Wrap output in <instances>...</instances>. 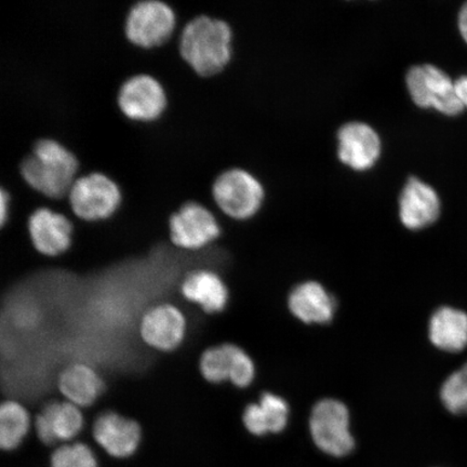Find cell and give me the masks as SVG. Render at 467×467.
Masks as SVG:
<instances>
[{
	"label": "cell",
	"instance_id": "cell-1",
	"mask_svg": "<svg viewBox=\"0 0 467 467\" xmlns=\"http://www.w3.org/2000/svg\"><path fill=\"white\" fill-rule=\"evenodd\" d=\"M233 43L234 32L229 22L201 15L185 23L179 36V51L197 75L213 78L229 67Z\"/></svg>",
	"mask_w": 467,
	"mask_h": 467
},
{
	"label": "cell",
	"instance_id": "cell-2",
	"mask_svg": "<svg viewBox=\"0 0 467 467\" xmlns=\"http://www.w3.org/2000/svg\"><path fill=\"white\" fill-rule=\"evenodd\" d=\"M78 171L79 162L73 151L49 138L37 140L19 163L26 182L52 201L67 200Z\"/></svg>",
	"mask_w": 467,
	"mask_h": 467
},
{
	"label": "cell",
	"instance_id": "cell-3",
	"mask_svg": "<svg viewBox=\"0 0 467 467\" xmlns=\"http://www.w3.org/2000/svg\"><path fill=\"white\" fill-rule=\"evenodd\" d=\"M212 194L220 212L236 222L254 218L265 202V189L260 181L241 167L222 171L213 181Z\"/></svg>",
	"mask_w": 467,
	"mask_h": 467
},
{
	"label": "cell",
	"instance_id": "cell-4",
	"mask_svg": "<svg viewBox=\"0 0 467 467\" xmlns=\"http://www.w3.org/2000/svg\"><path fill=\"white\" fill-rule=\"evenodd\" d=\"M69 208L76 218L85 222L108 220L121 202V192L115 181L102 172L78 175L68 190Z\"/></svg>",
	"mask_w": 467,
	"mask_h": 467
},
{
	"label": "cell",
	"instance_id": "cell-5",
	"mask_svg": "<svg viewBox=\"0 0 467 467\" xmlns=\"http://www.w3.org/2000/svg\"><path fill=\"white\" fill-rule=\"evenodd\" d=\"M308 426L315 445L330 457H347L354 451L350 414L341 400L325 399L317 402L309 416Z\"/></svg>",
	"mask_w": 467,
	"mask_h": 467
},
{
	"label": "cell",
	"instance_id": "cell-6",
	"mask_svg": "<svg viewBox=\"0 0 467 467\" xmlns=\"http://www.w3.org/2000/svg\"><path fill=\"white\" fill-rule=\"evenodd\" d=\"M169 241L186 253H198L222 236V226L213 210L194 201L185 202L168 221Z\"/></svg>",
	"mask_w": 467,
	"mask_h": 467
},
{
	"label": "cell",
	"instance_id": "cell-7",
	"mask_svg": "<svg viewBox=\"0 0 467 467\" xmlns=\"http://www.w3.org/2000/svg\"><path fill=\"white\" fill-rule=\"evenodd\" d=\"M189 319L183 308L172 302H161L146 309L138 325L144 346L154 352L171 354L183 346Z\"/></svg>",
	"mask_w": 467,
	"mask_h": 467
},
{
	"label": "cell",
	"instance_id": "cell-8",
	"mask_svg": "<svg viewBox=\"0 0 467 467\" xmlns=\"http://www.w3.org/2000/svg\"><path fill=\"white\" fill-rule=\"evenodd\" d=\"M177 16L165 0H137L126 16L125 35L140 48L160 47L172 37Z\"/></svg>",
	"mask_w": 467,
	"mask_h": 467
},
{
	"label": "cell",
	"instance_id": "cell-9",
	"mask_svg": "<svg viewBox=\"0 0 467 467\" xmlns=\"http://www.w3.org/2000/svg\"><path fill=\"white\" fill-rule=\"evenodd\" d=\"M409 95L417 107L447 116H457L464 109L455 92L454 81L431 64L412 67L406 76Z\"/></svg>",
	"mask_w": 467,
	"mask_h": 467
},
{
	"label": "cell",
	"instance_id": "cell-10",
	"mask_svg": "<svg viewBox=\"0 0 467 467\" xmlns=\"http://www.w3.org/2000/svg\"><path fill=\"white\" fill-rule=\"evenodd\" d=\"M33 418L35 440L51 451L62 443L78 441L87 428L85 410L62 399L47 401Z\"/></svg>",
	"mask_w": 467,
	"mask_h": 467
},
{
	"label": "cell",
	"instance_id": "cell-11",
	"mask_svg": "<svg viewBox=\"0 0 467 467\" xmlns=\"http://www.w3.org/2000/svg\"><path fill=\"white\" fill-rule=\"evenodd\" d=\"M93 442L115 460H130L141 451L143 428L137 420L113 410H104L91 418Z\"/></svg>",
	"mask_w": 467,
	"mask_h": 467
},
{
	"label": "cell",
	"instance_id": "cell-12",
	"mask_svg": "<svg viewBox=\"0 0 467 467\" xmlns=\"http://www.w3.org/2000/svg\"><path fill=\"white\" fill-rule=\"evenodd\" d=\"M167 93L159 79L149 74L130 76L117 92V104L127 119H159L167 108Z\"/></svg>",
	"mask_w": 467,
	"mask_h": 467
},
{
	"label": "cell",
	"instance_id": "cell-13",
	"mask_svg": "<svg viewBox=\"0 0 467 467\" xmlns=\"http://www.w3.org/2000/svg\"><path fill=\"white\" fill-rule=\"evenodd\" d=\"M27 232L33 248L45 258H60L72 247V220L48 207H39L29 214Z\"/></svg>",
	"mask_w": 467,
	"mask_h": 467
},
{
	"label": "cell",
	"instance_id": "cell-14",
	"mask_svg": "<svg viewBox=\"0 0 467 467\" xmlns=\"http://www.w3.org/2000/svg\"><path fill=\"white\" fill-rule=\"evenodd\" d=\"M180 296L208 317L225 312L231 302L224 277L210 267H197L186 274L180 284Z\"/></svg>",
	"mask_w": 467,
	"mask_h": 467
},
{
	"label": "cell",
	"instance_id": "cell-15",
	"mask_svg": "<svg viewBox=\"0 0 467 467\" xmlns=\"http://www.w3.org/2000/svg\"><path fill=\"white\" fill-rule=\"evenodd\" d=\"M381 151V139L366 122H347L337 131L338 160L355 171H369L376 165Z\"/></svg>",
	"mask_w": 467,
	"mask_h": 467
},
{
	"label": "cell",
	"instance_id": "cell-16",
	"mask_svg": "<svg viewBox=\"0 0 467 467\" xmlns=\"http://www.w3.org/2000/svg\"><path fill=\"white\" fill-rule=\"evenodd\" d=\"M56 387L62 400L86 411L100 400L107 384L96 367L74 361L58 372Z\"/></svg>",
	"mask_w": 467,
	"mask_h": 467
},
{
	"label": "cell",
	"instance_id": "cell-17",
	"mask_svg": "<svg viewBox=\"0 0 467 467\" xmlns=\"http://www.w3.org/2000/svg\"><path fill=\"white\" fill-rule=\"evenodd\" d=\"M400 219L410 231H421L440 218L441 203L437 192L417 177H411L400 195Z\"/></svg>",
	"mask_w": 467,
	"mask_h": 467
},
{
	"label": "cell",
	"instance_id": "cell-18",
	"mask_svg": "<svg viewBox=\"0 0 467 467\" xmlns=\"http://www.w3.org/2000/svg\"><path fill=\"white\" fill-rule=\"evenodd\" d=\"M288 308L306 325H327L335 317L337 303L323 285L314 280L296 285L288 296Z\"/></svg>",
	"mask_w": 467,
	"mask_h": 467
},
{
	"label": "cell",
	"instance_id": "cell-19",
	"mask_svg": "<svg viewBox=\"0 0 467 467\" xmlns=\"http://www.w3.org/2000/svg\"><path fill=\"white\" fill-rule=\"evenodd\" d=\"M290 408L282 396L270 392L263 393L256 402L244 408L242 421L244 429L256 437L278 434L287 428Z\"/></svg>",
	"mask_w": 467,
	"mask_h": 467
},
{
	"label": "cell",
	"instance_id": "cell-20",
	"mask_svg": "<svg viewBox=\"0 0 467 467\" xmlns=\"http://www.w3.org/2000/svg\"><path fill=\"white\" fill-rule=\"evenodd\" d=\"M429 337L442 352H462L467 347V314L451 306L436 309L430 319Z\"/></svg>",
	"mask_w": 467,
	"mask_h": 467
},
{
	"label": "cell",
	"instance_id": "cell-21",
	"mask_svg": "<svg viewBox=\"0 0 467 467\" xmlns=\"http://www.w3.org/2000/svg\"><path fill=\"white\" fill-rule=\"evenodd\" d=\"M33 413L22 401L8 399L0 404V449L5 453L20 451L33 431Z\"/></svg>",
	"mask_w": 467,
	"mask_h": 467
},
{
	"label": "cell",
	"instance_id": "cell-22",
	"mask_svg": "<svg viewBox=\"0 0 467 467\" xmlns=\"http://www.w3.org/2000/svg\"><path fill=\"white\" fill-rule=\"evenodd\" d=\"M238 344L226 342L203 350L198 360L201 377L209 384L230 383Z\"/></svg>",
	"mask_w": 467,
	"mask_h": 467
},
{
	"label": "cell",
	"instance_id": "cell-23",
	"mask_svg": "<svg viewBox=\"0 0 467 467\" xmlns=\"http://www.w3.org/2000/svg\"><path fill=\"white\" fill-rule=\"evenodd\" d=\"M48 467H100V463L95 449L78 440L52 449Z\"/></svg>",
	"mask_w": 467,
	"mask_h": 467
},
{
	"label": "cell",
	"instance_id": "cell-24",
	"mask_svg": "<svg viewBox=\"0 0 467 467\" xmlns=\"http://www.w3.org/2000/svg\"><path fill=\"white\" fill-rule=\"evenodd\" d=\"M441 400L449 412L458 416L467 414V361L443 382Z\"/></svg>",
	"mask_w": 467,
	"mask_h": 467
},
{
	"label": "cell",
	"instance_id": "cell-25",
	"mask_svg": "<svg viewBox=\"0 0 467 467\" xmlns=\"http://www.w3.org/2000/svg\"><path fill=\"white\" fill-rule=\"evenodd\" d=\"M73 238L76 239V241H78L80 243L87 244V246L96 248V247L91 246V244H89V239H87L83 235V234H81L78 230H76L75 226H74ZM96 249H99V248H96ZM72 250L75 254H86L84 256H90V258H108V256H115V258H116V256L127 255V258H130V256H132L131 253H116V251H113V253H107L108 250L99 251V250H93V249L85 248V247L81 248L80 246H72ZM100 250H103V249H100ZM125 258H126V256H125Z\"/></svg>",
	"mask_w": 467,
	"mask_h": 467
},
{
	"label": "cell",
	"instance_id": "cell-26",
	"mask_svg": "<svg viewBox=\"0 0 467 467\" xmlns=\"http://www.w3.org/2000/svg\"><path fill=\"white\" fill-rule=\"evenodd\" d=\"M455 92L463 108H467V75L454 81Z\"/></svg>",
	"mask_w": 467,
	"mask_h": 467
},
{
	"label": "cell",
	"instance_id": "cell-27",
	"mask_svg": "<svg viewBox=\"0 0 467 467\" xmlns=\"http://www.w3.org/2000/svg\"><path fill=\"white\" fill-rule=\"evenodd\" d=\"M459 29L461 36L463 37L467 44V3L463 5L459 15Z\"/></svg>",
	"mask_w": 467,
	"mask_h": 467
}]
</instances>
